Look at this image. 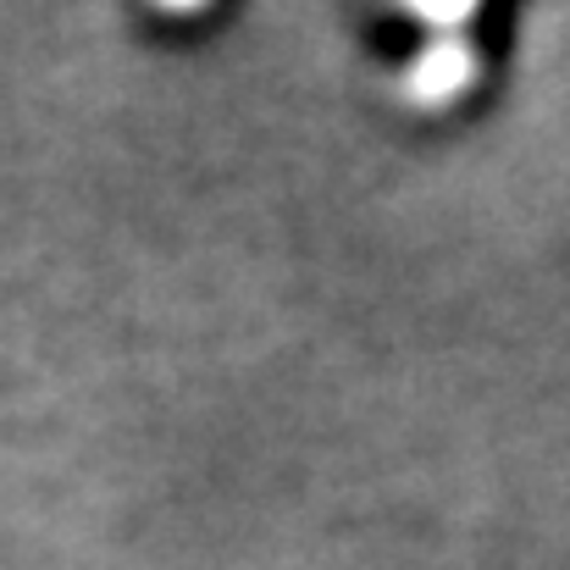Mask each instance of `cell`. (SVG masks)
<instances>
[{
	"mask_svg": "<svg viewBox=\"0 0 570 570\" xmlns=\"http://www.w3.org/2000/svg\"><path fill=\"white\" fill-rule=\"evenodd\" d=\"M471 6H476V0H404V11H415V17H426V22H443V28L465 22Z\"/></svg>",
	"mask_w": 570,
	"mask_h": 570,
	"instance_id": "2",
	"label": "cell"
},
{
	"mask_svg": "<svg viewBox=\"0 0 570 570\" xmlns=\"http://www.w3.org/2000/svg\"><path fill=\"white\" fill-rule=\"evenodd\" d=\"M465 78H471V50L454 39H443V45H432L421 61H415V72H410V89H415V100H426V106H438V100H454L460 89H465Z\"/></svg>",
	"mask_w": 570,
	"mask_h": 570,
	"instance_id": "1",
	"label": "cell"
},
{
	"mask_svg": "<svg viewBox=\"0 0 570 570\" xmlns=\"http://www.w3.org/2000/svg\"><path fill=\"white\" fill-rule=\"evenodd\" d=\"M167 6H173V11H194L199 0H167Z\"/></svg>",
	"mask_w": 570,
	"mask_h": 570,
	"instance_id": "3",
	"label": "cell"
}]
</instances>
